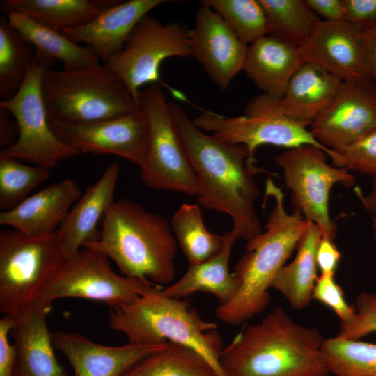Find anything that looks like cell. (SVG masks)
Returning a JSON list of instances; mask_svg holds the SVG:
<instances>
[{
    "label": "cell",
    "instance_id": "obj_1",
    "mask_svg": "<svg viewBox=\"0 0 376 376\" xmlns=\"http://www.w3.org/2000/svg\"><path fill=\"white\" fill-rule=\"evenodd\" d=\"M171 116L181 144L198 178L201 205L228 215L233 230L247 242L263 230L255 201V177L267 171L256 165L246 147L231 145L204 132L182 108L169 102Z\"/></svg>",
    "mask_w": 376,
    "mask_h": 376
},
{
    "label": "cell",
    "instance_id": "obj_2",
    "mask_svg": "<svg viewBox=\"0 0 376 376\" xmlns=\"http://www.w3.org/2000/svg\"><path fill=\"white\" fill-rule=\"evenodd\" d=\"M323 340L318 329L295 322L279 306L224 346L219 364L225 376H329Z\"/></svg>",
    "mask_w": 376,
    "mask_h": 376
},
{
    "label": "cell",
    "instance_id": "obj_3",
    "mask_svg": "<svg viewBox=\"0 0 376 376\" xmlns=\"http://www.w3.org/2000/svg\"><path fill=\"white\" fill-rule=\"evenodd\" d=\"M265 193L274 205L264 230L248 241L246 252L235 265L233 274L240 282L239 290L215 310L217 318L228 324H240L265 309L274 279L311 223L297 210L287 212L284 194L271 178L265 180Z\"/></svg>",
    "mask_w": 376,
    "mask_h": 376
},
{
    "label": "cell",
    "instance_id": "obj_4",
    "mask_svg": "<svg viewBox=\"0 0 376 376\" xmlns=\"http://www.w3.org/2000/svg\"><path fill=\"white\" fill-rule=\"evenodd\" d=\"M100 231L98 240L83 248L106 255L122 275L161 287L174 279L178 244L164 217L124 198L107 210Z\"/></svg>",
    "mask_w": 376,
    "mask_h": 376
},
{
    "label": "cell",
    "instance_id": "obj_5",
    "mask_svg": "<svg viewBox=\"0 0 376 376\" xmlns=\"http://www.w3.org/2000/svg\"><path fill=\"white\" fill-rule=\"evenodd\" d=\"M109 324L130 343H171L191 347L208 361L218 376H225L219 364L224 345L217 324L204 320L187 301L164 295L161 286L152 287L126 305L110 308Z\"/></svg>",
    "mask_w": 376,
    "mask_h": 376
},
{
    "label": "cell",
    "instance_id": "obj_6",
    "mask_svg": "<svg viewBox=\"0 0 376 376\" xmlns=\"http://www.w3.org/2000/svg\"><path fill=\"white\" fill-rule=\"evenodd\" d=\"M67 259L58 230L42 235L1 230V313L17 320L37 310Z\"/></svg>",
    "mask_w": 376,
    "mask_h": 376
},
{
    "label": "cell",
    "instance_id": "obj_7",
    "mask_svg": "<svg viewBox=\"0 0 376 376\" xmlns=\"http://www.w3.org/2000/svg\"><path fill=\"white\" fill-rule=\"evenodd\" d=\"M41 88L49 121L91 123L140 109L120 79L100 63L75 70L48 67Z\"/></svg>",
    "mask_w": 376,
    "mask_h": 376
},
{
    "label": "cell",
    "instance_id": "obj_8",
    "mask_svg": "<svg viewBox=\"0 0 376 376\" xmlns=\"http://www.w3.org/2000/svg\"><path fill=\"white\" fill-rule=\"evenodd\" d=\"M139 107L148 125V147L140 167L143 183L155 190H168L198 197L196 173L181 144L160 86L150 84L139 93Z\"/></svg>",
    "mask_w": 376,
    "mask_h": 376
},
{
    "label": "cell",
    "instance_id": "obj_9",
    "mask_svg": "<svg viewBox=\"0 0 376 376\" xmlns=\"http://www.w3.org/2000/svg\"><path fill=\"white\" fill-rule=\"evenodd\" d=\"M188 56H191V29L176 22L164 24L148 14L133 29L123 48L104 65L139 106L140 88L160 82L162 63L171 57Z\"/></svg>",
    "mask_w": 376,
    "mask_h": 376
},
{
    "label": "cell",
    "instance_id": "obj_10",
    "mask_svg": "<svg viewBox=\"0 0 376 376\" xmlns=\"http://www.w3.org/2000/svg\"><path fill=\"white\" fill-rule=\"evenodd\" d=\"M276 100L262 94L246 104L244 116L230 118L203 110L193 122L223 142L244 146L252 158L263 145L288 149L311 145L328 155L331 150L316 141L306 125L288 119L278 110Z\"/></svg>",
    "mask_w": 376,
    "mask_h": 376
},
{
    "label": "cell",
    "instance_id": "obj_11",
    "mask_svg": "<svg viewBox=\"0 0 376 376\" xmlns=\"http://www.w3.org/2000/svg\"><path fill=\"white\" fill-rule=\"evenodd\" d=\"M327 155L318 147L304 145L275 156L284 182L291 191L295 210L318 227L322 236L334 240L336 226L329 213V196L337 184L350 188L355 178L346 169L329 164Z\"/></svg>",
    "mask_w": 376,
    "mask_h": 376
},
{
    "label": "cell",
    "instance_id": "obj_12",
    "mask_svg": "<svg viewBox=\"0 0 376 376\" xmlns=\"http://www.w3.org/2000/svg\"><path fill=\"white\" fill-rule=\"evenodd\" d=\"M54 60L36 51L33 65L24 84L11 98L1 100L19 128L17 141L3 152L19 161L46 169L79 153L62 142L52 131L42 94L41 83Z\"/></svg>",
    "mask_w": 376,
    "mask_h": 376
},
{
    "label": "cell",
    "instance_id": "obj_13",
    "mask_svg": "<svg viewBox=\"0 0 376 376\" xmlns=\"http://www.w3.org/2000/svg\"><path fill=\"white\" fill-rule=\"evenodd\" d=\"M156 285L148 281L117 274L106 255L82 248L63 265L38 308L52 307L55 300L66 297L100 301L110 308L120 307Z\"/></svg>",
    "mask_w": 376,
    "mask_h": 376
},
{
    "label": "cell",
    "instance_id": "obj_14",
    "mask_svg": "<svg viewBox=\"0 0 376 376\" xmlns=\"http://www.w3.org/2000/svg\"><path fill=\"white\" fill-rule=\"evenodd\" d=\"M49 123L56 136L79 155H115L139 167L145 162L148 125L141 109L117 118L91 123Z\"/></svg>",
    "mask_w": 376,
    "mask_h": 376
},
{
    "label": "cell",
    "instance_id": "obj_15",
    "mask_svg": "<svg viewBox=\"0 0 376 376\" xmlns=\"http://www.w3.org/2000/svg\"><path fill=\"white\" fill-rule=\"evenodd\" d=\"M320 144L338 150L376 128V84L372 79L344 81L333 102L311 123Z\"/></svg>",
    "mask_w": 376,
    "mask_h": 376
},
{
    "label": "cell",
    "instance_id": "obj_16",
    "mask_svg": "<svg viewBox=\"0 0 376 376\" xmlns=\"http://www.w3.org/2000/svg\"><path fill=\"white\" fill-rule=\"evenodd\" d=\"M248 47L212 8L201 5L197 10L191 29V56L219 88L226 90L242 70Z\"/></svg>",
    "mask_w": 376,
    "mask_h": 376
},
{
    "label": "cell",
    "instance_id": "obj_17",
    "mask_svg": "<svg viewBox=\"0 0 376 376\" xmlns=\"http://www.w3.org/2000/svg\"><path fill=\"white\" fill-rule=\"evenodd\" d=\"M366 27L321 20L299 50L304 62L316 64L343 81L371 79L364 64Z\"/></svg>",
    "mask_w": 376,
    "mask_h": 376
},
{
    "label": "cell",
    "instance_id": "obj_18",
    "mask_svg": "<svg viewBox=\"0 0 376 376\" xmlns=\"http://www.w3.org/2000/svg\"><path fill=\"white\" fill-rule=\"evenodd\" d=\"M51 336L54 348L71 365L74 376H123L139 360L170 343L142 345L127 342L109 346L66 331L51 333Z\"/></svg>",
    "mask_w": 376,
    "mask_h": 376
},
{
    "label": "cell",
    "instance_id": "obj_19",
    "mask_svg": "<svg viewBox=\"0 0 376 376\" xmlns=\"http://www.w3.org/2000/svg\"><path fill=\"white\" fill-rule=\"evenodd\" d=\"M166 0L116 1L92 21L62 32L74 42H84L104 62L120 52L137 23Z\"/></svg>",
    "mask_w": 376,
    "mask_h": 376
},
{
    "label": "cell",
    "instance_id": "obj_20",
    "mask_svg": "<svg viewBox=\"0 0 376 376\" xmlns=\"http://www.w3.org/2000/svg\"><path fill=\"white\" fill-rule=\"evenodd\" d=\"M81 195L75 180L65 178L32 194L16 207L1 211L0 224L29 235L52 233Z\"/></svg>",
    "mask_w": 376,
    "mask_h": 376
},
{
    "label": "cell",
    "instance_id": "obj_21",
    "mask_svg": "<svg viewBox=\"0 0 376 376\" xmlns=\"http://www.w3.org/2000/svg\"><path fill=\"white\" fill-rule=\"evenodd\" d=\"M120 164L107 165L100 178L90 185L70 210L58 228L68 259L84 246L100 237L97 226L114 202L113 196L120 173Z\"/></svg>",
    "mask_w": 376,
    "mask_h": 376
},
{
    "label": "cell",
    "instance_id": "obj_22",
    "mask_svg": "<svg viewBox=\"0 0 376 376\" xmlns=\"http://www.w3.org/2000/svg\"><path fill=\"white\" fill-rule=\"evenodd\" d=\"M344 81L323 68L303 63L276 100L278 110L288 119L306 126L333 102Z\"/></svg>",
    "mask_w": 376,
    "mask_h": 376
},
{
    "label": "cell",
    "instance_id": "obj_23",
    "mask_svg": "<svg viewBox=\"0 0 376 376\" xmlns=\"http://www.w3.org/2000/svg\"><path fill=\"white\" fill-rule=\"evenodd\" d=\"M303 63L299 47L267 35L249 45L242 70L263 94L281 99Z\"/></svg>",
    "mask_w": 376,
    "mask_h": 376
},
{
    "label": "cell",
    "instance_id": "obj_24",
    "mask_svg": "<svg viewBox=\"0 0 376 376\" xmlns=\"http://www.w3.org/2000/svg\"><path fill=\"white\" fill-rule=\"evenodd\" d=\"M52 307L17 320L10 331L16 347L14 376H68L55 354L47 316Z\"/></svg>",
    "mask_w": 376,
    "mask_h": 376
},
{
    "label": "cell",
    "instance_id": "obj_25",
    "mask_svg": "<svg viewBox=\"0 0 376 376\" xmlns=\"http://www.w3.org/2000/svg\"><path fill=\"white\" fill-rule=\"evenodd\" d=\"M224 235L225 242L218 254L203 263L189 265L178 281L162 288L163 293L182 299L196 292H207L217 297L219 306L231 301L239 290L240 282L230 272L229 260L233 246L240 237L233 229Z\"/></svg>",
    "mask_w": 376,
    "mask_h": 376
},
{
    "label": "cell",
    "instance_id": "obj_26",
    "mask_svg": "<svg viewBox=\"0 0 376 376\" xmlns=\"http://www.w3.org/2000/svg\"><path fill=\"white\" fill-rule=\"evenodd\" d=\"M322 236L311 222L298 244L295 258L279 271L271 284V288L281 292L295 309L307 307L313 299L318 277L315 254Z\"/></svg>",
    "mask_w": 376,
    "mask_h": 376
},
{
    "label": "cell",
    "instance_id": "obj_27",
    "mask_svg": "<svg viewBox=\"0 0 376 376\" xmlns=\"http://www.w3.org/2000/svg\"><path fill=\"white\" fill-rule=\"evenodd\" d=\"M8 21L36 50L47 57L58 59L63 69L75 70L99 64L100 58L89 47L74 42L63 33L53 30L23 13H7Z\"/></svg>",
    "mask_w": 376,
    "mask_h": 376
},
{
    "label": "cell",
    "instance_id": "obj_28",
    "mask_svg": "<svg viewBox=\"0 0 376 376\" xmlns=\"http://www.w3.org/2000/svg\"><path fill=\"white\" fill-rule=\"evenodd\" d=\"M115 2L116 1L6 0L1 1V7L6 13H23L62 33L88 24L98 15L102 8Z\"/></svg>",
    "mask_w": 376,
    "mask_h": 376
},
{
    "label": "cell",
    "instance_id": "obj_29",
    "mask_svg": "<svg viewBox=\"0 0 376 376\" xmlns=\"http://www.w3.org/2000/svg\"><path fill=\"white\" fill-rule=\"evenodd\" d=\"M170 224L178 244L189 265L211 258L224 246L225 235H219L207 229L200 207L196 204H182Z\"/></svg>",
    "mask_w": 376,
    "mask_h": 376
},
{
    "label": "cell",
    "instance_id": "obj_30",
    "mask_svg": "<svg viewBox=\"0 0 376 376\" xmlns=\"http://www.w3.org/2000/svg\"><path fill=\"white\" fill-rule=\"evenodd\" d=\"M123 376H218L208 361L187 346L170 343L139 360Z\"/></svg>",
    "mask_w": 376,
    "mask_h": 376
},
{
    "label": "cell",
    "instance_id": "obj_31",
    "mask_svg": "<svg viewBox=\"0 0 376 376\" xmlns=\"http://www.w3.org/2000/svg\"><path fill=\"white\" fill-rule=\"evenodd\" d=\"M36 50L8 21L0 19V96L13 97L33 65Z\"/></svg>",
    "mask_w": 376,
    "mask_h": 376
},
{
    "label": "cell",
    "instance_id": "obj_32",
    "mask_svg": "<svg viewBox=\"0 0 376 376\" xmlns=\"http://www.w3.org/2000/svg\"><path fill=\"white\" fill-rule=\"evenodd\" d=\"M269 24V35L300 47L322 20L305 0H260Z\"/></svg>",
    "mask_w": 376,
    "mask_h": 376
},
{
    "label": "cell",
    "instance_id": "obj_33",
    "mask_svg": "<svg viewBox=\"0 0 376 376\" xmlns=\"http://www.w3.org/2000/svg\"><path fill=\"white\" fill-rule=\"evenodd\" d=\"M321 354L334 376H376V343L336 335L324 339Z\"/></svg>",
    "mask_w": 376,
    "mask_h": 376
},
{
    "label": "cell",
    "instance_id": "obj_34",
    "mask_svg": "<svg viewBox=\"0 0 376 376\" xmlns=\"http://www.w3.org/2000/svg\"><path fill=\"white\" fill-rule=\"evenodd\" d=\"M214 10L244 43L251 45L269 35V29L260 0H202Z\"/></svg>",
    "mask_w": 376,
    "mask_h": 376
},
{
    "label": "cell",
    "instance_id": "obj_35",
    "mask_svg": "<svg viewBox=\"0 0 376 376\" xmlns=\"http://www.w3.org/2000/svg\"><path fill=\"white\" fill-rule=\"evenodd\" d=\"M50 177L49 169L28 166L0 152V209L12 210L29 196V193Z\"/></svg>",
    "mask_w": 376,
    "mask_h": 376
},
{
    "label": "cell",
    "instance_id": "obj_36",
    "mask_svg": "<svg viewBox=\"0 0 376 376\" xmlns=\"http://www.w3.org/2000/svg\"><path fill=\"white\" fill-rule=\"evenodd\" d=\"M331 164L370 175H376V128L354 143L327 155Z\"/></svg>",
    "mask_w": 376,
    "mask_h": 376
},
{
    "label": "cell",
    "instance_id": "obj_37",
    "mask_svg": "<svg viewBox=\"0 0 376 376\" xmlns=\"http://www.w3.org/2000/svg\"><path fill=\"white\" fill-rule=\"evenodd\" d=\"M355 312L347 322L340 324L338 336L349 340L376 333V291L362 292L355 300Z\"/></svg>",
    "mask_w": 376,
    "mask_h": 376
},
{
    "label": "cell",
    "instance_id": "obj_38",
    "mask_svg": "<svg viewBox=\"0 0 376 376\" xmlns=\"http://www.w3.org/2000/svg\"><path fill=\"white\" fill-rule=\"evenodd\" d=\"M313 299L331 308L340 320V324L349 321L354 315V308L350 306L343 292L335 281L334 275L320 274L313 292Z\"/></svg>",
    "mask_w": 376,
    "mask_h": 376
},
{
    "label": "cell",
    "instance_id": "obj_39",
    "mask_svg": "<svg viewBox=\"0 0 376 376\" xmlns=\"http://www.w3.org/2000/svg\"><path fill=\"white\" fill-rule=\"evenodd\" d=\"M15 319L3 315L0 320V376H14L16 347L9 340Z\"/></svg>",
    "mask_w": 376,
    "mask_h": 376
},
{
    "label": "cell",
    "instance_id": "obj_40",
    "mask_svg": "<svg viewBox=\"0 0 376 376\" xmlns=\"http://www.w3.org/2000/svg\"><path fill=\"white\" fill-rule=\"evenodd\" d=\"M345 21L362 27L376 24V0H344Z\"/></svg>",
    "mask_w": 376,
    "mask_h": 376
},
{
    "label": "cell",
    "instance_id": "obj_41",
    "mask_svg": "<svg viewBox=\"0 0 376 376\" xmlns=\"http://www.w3.org/2000/svg\"><path fill=\"white\" fill-rule=\"evenodd\" d=\"M315 258L321 274L334 275L340 259V253L334 240L322 236L317 247Z\"/></svg>",
    "mask_w": 376,
    "mask_h": 376
},
{
    "label": "cell",
    "instance_id": "obj_42",
    "mask_svg": "<svg viewBox=\"0 0 376 376\" xmlns=\"http://www.w3.org/2000/svg\"><path fill=\"white\" fill-rule=\"evenodd\" d=\"M309 8L323 21L343 22L345 21L344 0H305Z\"/></svg>",
    "mask_w": 376,
    "mask_h": 376
},
{
    "label": "cell",
    "instance_id": "obj_43",
    "mask_svg": "<svg viewBox=\"0 0 376 376\" xmlns=\"http://www.w3.org/2000/svg\"><path fill=\"white\" fill-rule=\"evenodd\" d=\"M10 116L6 109L0 107V152L14 145L19 136L17 123Z\"/></svg>",
    "mask_w": 376,
    "mask_h": 376
},
{
    "label": "cell",
    "instance_id": "obj_44",
    "mask_svg": "<svg viewBox=\"0 0 376 376\" xmlns=\"http://www.w3.org/2000/svg\"><path fill=\"white\" fill-rule=\"evenodd\" d=\"M363 56L366 72L376 84V24L366 29Z\"/></svg>",
    "mask_w": 376,
    "mask_h": 376
},
{
    "label": "cell",
    "instance_id": "obj_45",
    "mask_svg": "<svg viewBox=\"0 0 376 376\" xmlns=\"http://www.w3.org/2000/svg\"><path fill=\"white\" fill-rule=\"evenodd\" d=\"M372 189L368 195H364L358 187H354L356 195L371 215L376 213V175L372 176Z\"/></svg>",
    "mask_w": 376,
    "mask_h": 376
},
{
    "label": "cell",
    "instance_id": "obj_46",
    "mask_svg": "<svg viewBox=\"0 0 376 376\" xmlns=\"http://www.w3.org/2000/svg\"><path fill=\"white\" fill-rule=\"evenodd\" d=\"M372 216V220H373V225L376 226V213L371 215Z\"/></svg>",
    "mask_w": 376,
    "mask_h": 376
},
{
    "label": "cell",
    "instance_id": "obj_47",
    "mask_svg": "<svg viewBox=\"0 0 376 376\" xmlns=\"http://www.w3.org/2000/svg\"><path fill=\"white\" fill-rule=\"evenodd\" d=\"M373 235H374L375 240L376 242V227L373 226Z\"/></svg>",
    "mask_w": 376,
    "mask_h": 376
}]
</instances>
